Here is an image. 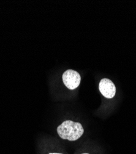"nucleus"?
<instances>
[{
  "label": "nucleus",
  "instance_id": "5",
  "mask_svg": "<svg viewBox=\"0 0 136 154\" xmlns=\"http://www.w3.org/2000/svg\"><path fill=\"white\" fill-rule=\"evenodd\" d=\"M83 154H88V153H83Z\"/></svg>",
  "mask_w": 136,
  "mask_h": 154
},
{
  "label": "nucleus",
  "instance_id": "2",
  "mask_svg": "<svg viewBox=\"0 0 136 154\" xmlns=\"http://www.w3.org/2000/svg\"><path fill=\"white\" fill-rule=\"evenodd\" d=\"M62 78L65 85L71 90L78 88L81 81L80 74L77 71L71 69L64 72Z\"/></svg>",
  "mask_w": 136,
  "mask_h": 154
},
{
  "label": "nucleus",
  "instance_id": "4",
  "mask_svg": "<svg viewBox=\"0 0 136 154\" xmlns=\"http://www.w3.org/2000/svg\"><path fill=\"white\" fill-rule=\"evenodd\" d=\"M49 154H61V153H49Z\"/></svg>",
  "mask_w": 136,
  "mask_h": 154
},
{
  "label": "nucleus",
  "instance_id": "1",
  "mask_svg": "<svg viewBox=\"0 0 136 154\" xmlns=\"http://www.w3.org/2000/svg\"><path fill=\"white\" fill-rule=\"evenodd\" d=\"M57 133L61 138L74 141L77 140L83 135L84 130L80 123L66 120L58 126Z\"/></svg>",
  "mask_w": 136,
  "mask_h": 154
},
{
  "label": "nucleus",
  "instance_id": "3",
  "mask_svg": "<svg viewBox=\"0 0 136 154\" xmlns=\"http://www.w3.org/2000/svg\"><path fill=\"white\" fill-rule=\"evenodd\" d=\"M99 89L103 96L108 99L113 98L116 94L115 85L112 81L107 79H103L100 81Z\"/></svg>",
  "mask_w": 136,
  "mask_h": 154
}]
</instances>
